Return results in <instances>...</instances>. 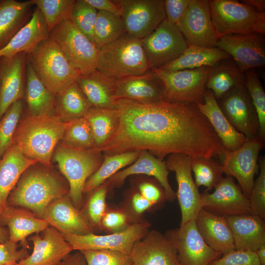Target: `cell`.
<instances>
[{
    "mask_svg": "<svg viewBox=\"0 0 265 265\" xmlns=\"http://www.w3.org/2000/svg\"><path fill=\"white\" fill-rule=\"evenodd\" d=\"M216 47L228 53L244 72L265 65V35L231 34L218 39Z\"/></svg>",
    "mask_w": 265,
    "mask_h": 265,
    "instance_id": "d6986e66",
    "label": "cell"
},
{
    "mask_svg": "<svg viewBox=\"0 0 265 265\" xmlns=\"http://www.w3.org/2000/svg\"><path fill=\"white\" fill-rule=\"evenodd\" d=\"M263 146L257 137L248 140L235 151L226 150L220 158L224 174L236 178L242 192L248 198L258 170L259 154Z\"/></svg>",
    "mask_w": 265,
    "mask_h": 265,
    "instance_id": "e0dca14e",
    "label": "cell"
},
{
    "mask_svg": "<svg viewBox=\"0 0 265 265\" xmlns=\"http://www.w3.org/2000/svg\"><path fill=\"white\" fill-rule=\"evenodd\" d=\"M62 146L78 150L96 149L90 125L84 117L68 122L62 138Z\"/></svg>",
    "mask_w": 265,
    "mask_h": 265,
    "instance_id": "b9f144b4",
    "label": "cell"
},
{
    "mask_svg": "<svg viewBox=\"0 0 265 265\" xmlns=\"http://www.w3.org/2000/svg\"><path fill=\"white\" fill-rule=\"evenodd\" d=\"M32 6L30 0H0V50L29 22Z\"/></svg>",
    "mask_w": 265,
    "mask_h": 265,
    "instance_id": "d6a6232c",
    "label": "cell"
},
{
    "mask_svg": "<svg viewBox=\"0 0 265 265\" xmlns=\"http://www.w3.org/2000/svg\"><path fill=\"white\" fill-rule=\"evenodd\" d=\"M68 124L55 115H29L18 125L12 143L26 157L49 166Z\"/></svg>",
    "mask_w": 265,
    "mask_h": 265,
    "instance_id": "7a4b0ae2",
    "label": "cell"
},
{
    "mask_svg": "<svg viewBox=\"0 0 265 265\" xmlns=\"http://www.w3.org/2000/svg\"><path fill=\"white\" fill-rule=\"evenodd\" d=\"M115 98L141 103L165 101L163 84L152 69L142 75L116 80Z\"/></svg>",
    "mask_w": 265,
    "mask_h": 265,
    "instance_id": "d4e9b609",
    "label": "cell"
},
{
    "mask_svg": "<svg viewBox=\"0 0 265 265\" xmlns=\"http://www.w3.org/2000/svg\"><path fill=\"white\" fill-rule=\"evenodd\" d=\"M76 82L92 106L116 108V80L108 78L97 70L80 75Z\"/></svg>",
    "mask_w": 265,
    "mask_h": 265,
    "instance_id": "1f68e13d",
    "label": "cell"
},
{
    "mask_svg": "<svg viewBox=\"0 0 265 265\" xmlns=\"http://www.w3.org/2000/svg\"><path fill=\"white\" fill-rule=\"evenodd\" d=\"M210 67L178 71L152 70L163 84L165 101L197 104L204 102Z\"/></svg>",
    "mask_w": 265,
    "mask_h": 265,
    "instance_id": "9c48e42d",
    "label": "cell"
},
{
    "mask_svg": "<svg viewBox=\"0 0 265 265\" xmlns=\"http://www.w3.org/2000/svg\"><path fill=\"white\" fill-rule=\"evenodd\" d=\"M188 46L216 47L218 38L208 0H190L185 14L176 25Z\"/></svg>",
    "mask_w": 265,
    "mask_h": 265,
    "instance_id": "2e32d148",
    "label": "cell"
},
{
    "mask_svg": "<svg viewBox=\"0 0 265 265\" xmlns=\"http://www.w3.org/2000/svg\"><path fill=\"white\" fill-rule=\"evenodd\" d=\"M244 81L245 72L230 57L210 67L206 87L218 100L233 88L244 85Z\"/></svg>",
    "mask_w": 265,
    "mask_h": 265,
    "instance_id": "836d02e7",
    "label": "cell"
},
{
    "mask_svg": "<svg viewBox=\"0 0 265 265\" xmlns=\"http://www.w3.org/2000/svg\"><path fill=\"white\" fill-rule=\"evenodd\" d=\"M97 11L110 13L121 17V12L118 5L113 0H85Z\"/></svg>",
    "mask_w": 265,
    "mask_h": 265,
    "instance_id": "9f6ffc18",
    "label": "cell"
},
{
    "mask_svg": "<svg viewBox=\"0 0 265 265\" xmlns=\"http://www.w3.org/2000/svg\"><path fill=\"white\" fill-rule=\"evenodd\" d=\"M190 0H163L166 18L169 23L176 25L186 12Z\"/></svg>",
    "mask_w": 265,
    "mask_h": 265,
    "instance_id": "db71d44e",
    "label": "cell"
},
{
    "mask_svg": "<svg viewBox=\"0 0 265 265\" xmlns=\"http://www.w3.org/2000/svg\"><path fill=\"white\" fill-rule=\"evenodd\" d=\"M32 253L19 261L22 265H58L74 251L61 233L52 226L29 238Z\"/></svg>",
    "mask_w": 265,
    "mask_h": 265,
    "instance_id": "ffe728a7",
    "label": "cell"
},
{
    "mask_svg": "<svg viewBox=\"0 0 265 265\" xmlns=\"http://www.w3.org/2000/svg\"><path fill=\"white\" fill-rule=\"evenodd\" d=\"M241 2L252 7L259 13L265 12V0H244Z\"/></svg>",
    "mask_w": 265,
    "mask_h": 265,
    "instance_id": "91938a15",
    "label": "cell"
},
{
    "mask_svg": "<svg viewBox=\"0 0 265 265\" xmlns=\"http://www.w3.org/2000/svg\"><path fill=\"white\" fill-rule=\"evenodd\" d=\"M230 57L228 53L217 47L209 48L188 46L178 58L159 69L178 71L196 69L204 66L212 67L219 60Z\"/></svg>",
    "mask_w": 265,
    "mask_h": 265,
    "instance_id": "8d00e7d4",
    "label": "cell"
},
{
    "mask_svg": "<svg viewBox=\"0 0 265 265\" xmlns=\"http://www.w3.org/2000/svg\"><path fill=\"white\" fill-rule=\"evenodd\" d=\"M208 265H261L255 252L234 249Z\"/></svg>",
    "mask_w": 265,
    "mask_h": 265,
    "instance_id": "816d5d0a",
    "label": "cell"
},
{
    "mask_svg": "<svg viewBox=\"0 0 265 265\" xmlns=\"http://www.w3.org/2000/svg\"><path fill=\"white\" fill-rule=\"evenodd\" d=\"M49 37L80 75L96 70L99 50L70 19L54 27L50 32Z\"/></svg>",
    "mask_w": 265,
    "mask_h": 265,
    "instance_id": "ba28073f",
    "label": "cell"
},
{
    "mask_svg": "<svg viewBox=\"0 0 265 265\" xmlns=\"http://www.w3.org/2000/svg\"><path fill=\"white\" fill-rule=\"evenodd\" d=\"M97 15L98 11L85 0H75L70 20L94 43V30Z\"/></svg>",
    "mask_w": 265,
    "mask_h": 265,
    "instance_id": "f6af8a7d",
    "label": "cell"
},
{
    "mask_svg": "<svg viewBox=\"0 0 265 265\" xmlns=\"http://www.w3.org/2000/svg\"><path fill=\"white\" fill-rule=\"evenodd\" d=\"M255 253L260 265H265V245L258 248Z\"/></svg>",
    "mask_w": 265,
    "mask_h": 265,
    "instance_id": "94428289",
    "label": "cell"
},
{
    "mask_svg": "<svg viewBox=\"0 0 265 265\" xmlns=\"http://www.w3.org/2000/svg\"><path fill=\"white\" fill-rule=\"evenodd\" d=\"M244 85L256 109L259 122L258 138L263 145L265 141V93L257 73L253 69L245 72Z\"/></svg>",
    "mask_w": 265,
    "mask_h": 265,
    "instance_id": "7bdbcfd3",
    "label": "cell"
},
{
    "mask_svg": "<svg viewBox=\"0 0 265 265\" xmlns=\"http://www.w3.org/2000/svg\"><path fill=\"white\" fill-rule=\"evenodd\" d=\"M58 265H87L83 254L79 251L70 254Z\"/></svg>",
    "mask_w": 265,
    "mask_h": 265,
    "instance_id": "680465c9",
    "label": "cell"
},
{
    "mask_svg": "<svg viewBox=\"0 0 265 265\" xmlns=\"http://www.w3.org/2000/svg\"><path fill=\"white\" fill-rule=\"evenodd\" d=\"M0 224L8 227L9 240L17 243L22 242L26 249V238L33 234L40 233L50 225L43 218L30 211L7 205L0 217Z\"/></svg>",
    "mask_w": 265,
    "mask_h": 265,
    "instance_id": "4316f807",
    "label": "cell"
},
{
    "mask_svg": "<svg viewBox=\"0 0 265 265\" xmlns=\"http://www.w3.org/2000/svg\"><path fill=\"white\" fill-rule=\"evenodd\" d=\"M150 226L146 221L136 222L121 231L105 235L61 234L74 251L106 250L130 254L134 243L148 233Z\"/></svg>",
    "mask_w": 265,
    "mask_h": 265,
    "instance_id": "30bf717a",
    "label": "cell"
},
{
    "mask_svg": "<svg viewBox=\"0 0 265 265\" xmlns=\"http://www.w3.org/2000/svg\"><path fill=\"white\" fill-rule=\"evenodd\" d=\"M55 114L69 122L86 116L93 107L76 81L55 95Z\"/></svg>",
    "mask_w": 265,
    "mask_h": 265,
    "instance_id": "d590c367",
    "label": "cell"
},
{
    "mask_svg": "<svg viewBox=\"0 0 265 265\" xmlns=\"http://www.w3.org/2000/svg\"><path fill=\"white\" fill-rule=\"evenodd\" d=\"M134 222L132 214L125 209L107 208L101 220L100 229L115 233L125 229Z\"/></svg>",
    "mask_w": 265,
    "mask_h": 265,
    "instance_id": "f907efd6",
    "label": "cell"
},
{
    "mask_svg": "<svg viewBox=\"0 0 265 265\" xmlns=\"http://www.w3.org/2000/svg\"><path fill=\"white\" fill-rule=\"evenodd\" d=\"M117 128L99 150L105 155L147 151L161 160L172 154L220 158L221 140L197 104L116 101Z\"/></svg>",
    "mask_w": 265,
    "mask_h": 265,
    "instance_id": "6da1fadb",
    "label": "cell"
},
{
    "mask_svg": "<svg viewBox=\"0 0 265 265\" xmlns=\"http://www.w3.org/2000/svg\"><path fill=\"white\" fill-rule=\"evenodd\" d=\"M26 54L40 80L55 95L80 75L49 36Z\"/></svg>",
    "mask_w": 265,
    "mask_h": 265,
    "instance_id": "5b68a950",
    "label": "cell"
},
{
    "mask_svg": "<svg viewBox=\"0 0 265 265\" xmlns=\"http://www.w3.org/2000/svg\"><path fill=\"white\" fill-rule=\"evenodd\" d=\"M28 256L26 249H18L17 243L8 240L0 244V265L18 262Z\"/></svg>",
    "mask_w": 265,
    "mask_h": 265,
    "instance_id": "f5cc1de1",
    "label": "cell"
},
{
    "mask_svg": "<svg viewBox=\"0 0 265 265\" xmlns=\"http://www.w3.org/2000/svg\"><path fill=\"white\" fill-rule=\"evenodd\" d=\"M138 192L147 200L156 205L166 200L162 187L150 182H145L138 186Z\"/></svg>",
    "mask_w": 265,
    "mask_h": 265,
    "instance_id": "11a10c76",
    "label": "cell"
},
{
    "mask_svg": "<svg viewBox=\"0 0 265 265\" xmlns=\"http://www.w3.org/2000/svg\"><path fill=\"white\" fill-rule=\"evenodd\" d=\"M260 173L254 180L249 197L251 213L265 219V158L259 160Z\"/></svg>",
    "mask_w": 265,
    "mask_h": 265,
    "instance_id": "681fc988",
    "label": "cell"
},
{
    "mask_svg": "<svg viewBox=\"0 0 265 265\" xmlns=\"http://www.w3.org/2000/svg\"><path fill=\"white\" fill-rule=\"evenodd\" d=\"M191 166L196 186L206 187L205 191L213 189L224 177L221 162L212 158H191Z\"/></svg>",
    "mask_w": 265,
    "mask_h": 265,
    "instance_id": "60d3db41",
    "label": "cell"
},
{
    "mask_svg": "<svg viewBox=\"0 0 265 265\" xmlns=\"http://www.w3.org/2000/svg\"><path fill=\"white\" fill-rule=\"evenodd\" d=\"M87 265H133L130 254L114 250H83Z\"/></svg>",
    "mask_w": 265,
    "mask_h": 265,
    "instance_id": "7dc6e473",
    "label": "cell"
},
{
    "mask_svg": "<svg viewBox=\"0 0 265 265\" xmlns=\"http://www.w3.org/2000/svg\"><path fill=\"white\" fill-rule=\"evenodd\" d=\"M108 191L103 184L92 191L87 202L84 214L93 227L100 229L101 220L107 209L106 197Z\"/></svg>",
    "mask_w": 265,
    "mask_h": 265,
    "instance_id": "c3c4849f",
    "label": "cell"
},
{
    "mask_svg": "<svg viewBox=\"0 0 265 265\" xmlns=\"http://www.w3.org/2000/svg\"><path fill=\"white\" fill-rule=\"evenodd\" d=\"M104 158L103 153L96 149L82 150L61 145L56 149L54 160L68 181V196L77 209L81 206L86 181L100 167Z\"/></svg>",
    "mask_w": 265,
    "mask_h": 265,
    "instance_id": "52a82bcc",
    "label": "cell"
},
{
    "mask_svg": "<svg viewBox=\"0 0 265 265\" xmlns=\"http://www.w3.org/2000/svg\"><path fill=\"white\" fill-rule=\"evenodd\" d=\"M37 162L26 157L13 143L0 159V217L22 174Z\"/></svg>",
    "mask_w": 265,
    "mask_h": 265,
    "instance_id": "4dcf8cb0",
    "label": "cell"
},
{
    "mask_svg": "<svg viewBox=\"0 0 265 265\" xmlns=\"http://www.w3.org/2000/svg\"><path fill=\"white\" fill-rule=\"evenodd\" d=\"M43 15L49 31L69 19L75 0H30Z\"/></svg>",
    "mask_w": 265,
    "mask_h": 265,
    "instance_id": "ee69618b",
    "label": "cell"
},
{
    "mask_svg": "<svg viewBox=\"0 0 265 265\" xmlns=\"http://www.w3.org/2000/svg\"><path fill=\"white\" fill-rule=\"evenodd\" d=\"M140 151L104 155L102 163L97 170L86 181L83 193L92 192L103 185L116 173L132 163L138 157Z\"/></svg>",
    "mask_w": 265,
    "mask_h": 265,
    "instance_id": "f35d334b",
    "label": "cell"
},
{
    "mask_svg": "<svg viewBox=\"0 0 265 265\" xmlns=\"http://www.w3.org/2000/svg\"><path fill=\"white\" fill-rule=\"evenodd\" d=\"M131 205L133 212L137 215L141 214L155 205L145 198L139 192L133 194Z\"/></svg>",
    "mask_w": 265,
    "mask_h": 265,
    "instance_id": "6f0895ef",
    "label": "cell"
},
{
    "mask_svg": "<svg viewBox=\"0 0 265 265\" xmlns=\"http://www.w3.org/2000/svg\"><path fill=\"white\" fill-rule=\"evenodd\" d=\"M165 164L167 169L175 172L178 184L176 193L181 212L180 226L195 220L201 207L199 192L191 170V158L187 155L172 154L168 156Z\"/></svg>",
    "mask_w": 265,
    "mask_h": 265,
    "instance_id": "9a60e30c",
    "label": "cell"
},
{
    "mask_svg": "<svg viewBox=\"0 0 265 265\" xmlns=\"http://www.w3.org/2000/svg\"><path fill=\"white\" fill-rule=\"evenodd\" d=\"M96 70L117 80L142 75L151 69L141 40L126 32L99 50Z\"/></svg>",
    "mask_w": 265,
    "mask_h": 265,
    "instance_id": "277c9868",
    "label": "cell"
},
{
    "mask_svg": "<svg viewBox=\"0 0 265 265\" xmlns=\"http://www.w3.org/2000/svg\"><path fill=\"white\" fill-rule=\"evenodd\" d=\"M213 189L201 194V209L224 217L251 213L249 198L232 177H223Z\"/></svg>",
    "mask_w": 265,
    "mask_h": 265,
    "instance_id": "ac0fdd59",
    "label": "cell"
},
{
    "mask_svg": "<svg viewBox=\"0 0 265 265\" xmlns=\"http://www.w3.org/2000/svg\"><path fill=\"white\" fill-rule=\"evenodd\" d=\"M26 67L25 53L0 57V120L9 107L24 96Z\"/></svg>",
    "mask_w": 265,
    "mask_h": 265,
    "instance_id": "44dd1931",
    "label": "cell"
},
{
    "mask_svg": "<svg viewBox=\"0 0 265 265\" xmlns=\"http://www.w3.org/2000/svg\"><path fill=\"white\" fill-rule=\"evenodd\" d=\"M85 117L90 125L96 149L99 150L115 132L119 124V111L117 108L92 107Z\"/></svg>",
    "mask_w": 265,
    "mask_h": 265,
    "instance_id": "74e56055",
    "label": "cell"
},
{
    "mask_svg": "<svg viewBox=\"0 0 265 265\" xmlns=\"http://www.w3.org/2000/svg\"><path fill=\"white\" fill-rule=\"evenodd\" d=\"M26 82V100L29 115H55V95L41 82L27 58Z\"/></svg>",
    "mask_w": 265,
    "mask_h": 265,
    "instance_id": "e575fe53",
    "label": "cell"
},
{
    "mask_svg": "<svg viewBox=\"0 0 265 265\" xmlns=\"http://www.w3.org/2000/svg\"><path fill=\"white\" fill-rule=\"evenodd\" d=\"M140 40L151 69L175 60L188 47L177 26L166 18L152 32Z\"/></svg>",
    "mask_w": 265,
    "mask_h": 265,
    "instance_id": "8fae6325",
    "label": "cell"
},
{
    "mask_svg": "<svg viewBox=\"0 0 265 265\" xmlns=\"http://www.w3.org/2000/svg\"><path fill=\"white\" fill-rule=\"evenodd\" d=\"M209 3L218 39L231 34L265 35V12L235 0H210Z\"/></svg>",
    "mask_w": 265,
    "mask_h": 265,
    "instance_id": "8992f818",
    "label": "cell"
},
{
    "mask_svg": "<svg viewBox=\"0 0 265 265\" xmlns=\"http://www.w3.org/2000/svg\"><path fill=\"white\" fill-rule=\"evenodd\" d=\"M7 265H22L19 264V262H15V263H12L9 264Z\"/></svg>",
    "mask_w": 265,
    "mask_h": 265,
    "instance_id": "be15d7a7",
    "label": "cell"
},
{
    "mask_svg": "<svg viewBox=\"0 0 265 265\" xmlns=\"http://www.w3.org/2000/svg\"><path fill=\"white\" fill-rule=\"evenodd\" d=\"M23 108L22 100L12 104L0 120V159L12 143Z\"/></svg>",
    "mask_w": 265,
    "mask_h": 265,
    "instance_id": "bcb514c9",
    "label": "cell"
},
{
    "mask_svg": "<svg viewBox=\"0 0 265 265\" xmlns=\"http://www.w3.org/2000/svg\"><path fill=\"white\" fill-rule=\"evenodd\" d=\"M176 250L181 265H208L221 254L210 247L192 220L164 235Z\"/></svg>",
    "mask_w": 265,
    "mask_h": 265,
    "instance_id": "4fadbf2b",
    "label": "cell"
},
{
    "mask_svg": "<svg viewBox=\"0 0 265 265\" xmlns=\"http://www.w3.org/2000/svg\"><path fill=\"white\" fill-rule=\"evenodd\" d=\"M50 225L60 233L76 235L94 233V229L84 213L76 208L68 196L53 201L43 215Z\"/></svg>",
    "mask_w": 265,
    "mask_h": 265,
    "instance_id": "cb8c5ba5",
    "label": "cell"
},
{
    "mask_svg": "<svg viewBox=\"0 0 265 265\" xmlns=\"http://www.w3.org/2000/svg\"><path fill=\"white\" fill-rule=\"evenodd\" d=\"M197 106L209 120L226 150L235 151L248 140L227 120L211 91L207 89L203 103L197 104Z\"/></svg>",
    "mask_w": 265,
    "mask_h": 265,
    "instance_id": "f546056e",
    "label": "cell"
},
{
    "mask_svg": "<svg viewBox=\"0 0 265 265\" xmlns=\"http://www.w3.org/2000/svg\"><path fill=\"white\" fill-rule=\"evenodd\" d=\"M130 255L133 265H181L169 240L155 230L134 243Z\"/></svg>",
    "mask_w": 265,
    "mask_h": 265,
    "instance_id": "7402d4cb",
    "label": "cell"
},
{
    "mask_svg": "<svg viewBox=\"0 0 265 265\" xmlns=\"http://www.w3.org/2000/svg\"><path fill=\"white\" fill-rule=\"evenodd\" d=\"M50 31L40 10L34 8L32 16L11 39L0 50V57H11L20 53L31 51L41 41L49 36Z\"/></svg>",
    "mask_w": 265,
    "mask_h": 265,
    "instance_id": "f1b7e54d",
    "label": "cell"
},
{
    "mask_svg": "<svg viewBox=\"0 0 265 265\" xmlns=\"http://www.w3.org/2000/svg\"><path fill=\"white\" fill-rule=\"evenodd\" d=\"M225 217L236 250L255 252L265 245V219L252 213Z\"/></svg>",
    "mask_w": 265,
    "mask_h": 265,
    "instance_id": "484cf974",
    "label": "cell"
},
{
    "mask_svg": "<svg viewBox=\"0 0 265 265\" xmlns=\"http://www.w3.org/2000/svg\"><path fill=\"white\" fill-rule=\"evenodd\" d=\"M195 222L204 240L214 250L223 254L235 249L232 234L225 217L201 209Z\"/></svg>",
    "mask_w": 265,
    "mask_h": 265,
    "instance_id": "83f0119b",
    "label": "cell"
},
{
    "mask_svg": "<svg viewBox=\"0 0 265 265\" xmlns=\"http://www.w3.org/2000/svg\"><path fill=\"white\" fill-rule=\"evenodd\" d=\"M138 174L153 177L163 188L166 200L173 201L175 199L176 193L169 184V170L165 162L145 150L140 151L138 157L132 163L116 173L104 184L109 190L120 186L128 177Z\"/></svg>",
    "mask_w": 265,
    "mask_h": 265,
    "instance_id": "603a6c76",
    "label": "cell"
},
{
    "mask_svg": "<svg viewBox=\"0 0 265 265\" xmlns=\"http://www.w3.org/2000/svg\"><path fill=\"white\" fill-rule=\"evenodd\" d=\"M126 31L140 39L152 32L165 18L163 0H113Z\"/></svg>",
    "mask_w": 265,
    "mask_h": 265,
    "instance_id": "7c38bea8",
    "label": "cell"
},
{
    "mask_svg": "<svg viewBox=\"0 0 265 265\" xmlns=\"http://www.w3.org/2000/svg\"><path fill=\"white\" fill-rule=\"evenodd\" d=\"M9 240L8 231L0 226V244L3 243Z\"/></svg>",
    "mask_w": 265,
    "mask_h": 265,
    "instance_id": "6125c7cd",
    "label": "cell"
},
{
    "mask_svg": "<svg viewBox=\"0 0 265 265\" xmlns=\"http://www.w3.org/2000/svg\"><path fill=\"white\" fill-rule=\"evenodd\" d=\"M126 32L121 17L98 11L94 30V43L99 50L118 39Z\"/></svg>",
    "mask_w": 265,
    "mask_h": 265,
    "instance_id": "ab89813d",
    "label": "cell"
},
{
    "mask_svg": "<svg viewBox=\"0 0 265 265\" xmlns=\"http://www.w3.org/2000/svg\"><path fill=\"white\" fill-rule=\"evenodd\" d=\"M217 102L223 114L237 131L248 140L258 137L257 112L244 85L233 88Z\"/></svg>",
    "mask_w": 265,
    "mask_h": 265,
    "instance_id": "5bb4252c",
    "label": "cell"
},
{
    "mask_svg": "<svg viewBox=\"0 0 265 265\" xmlns=\"http://www.w3.org/2000/svg\"><path fill=\"white\" fill-rule=\"evenodd\" d=\"M10 193L7 204L31 211L43 219L44 212L54 200L69 192L60 180L53 173L44 169H34L25 172Z\"/></svg>",
    "mask_w": 265,
    "mask_h": 265,
    "instance_id": "3957f363",
    "label": "cell"
}]
</instances>
